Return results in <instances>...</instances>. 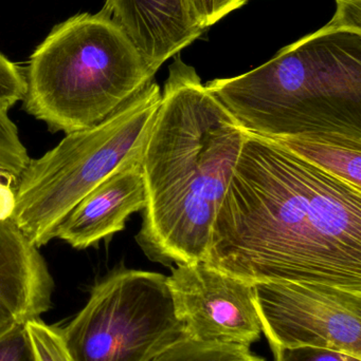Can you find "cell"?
<instances>
[{
  "label": "cell",
  "instance_id": "ac0fdd59",
  "mask_svg": "<svg viewBox=\"0 0 361 361\" xmlns=\"http://www.w3.org/2000/svg\"><path fill=\"white\" fill-rule=\"evenodd\" d=\"M275 361H361V358L324 348L271 347Z\"/></svg>",
  "mask_w": 361,
  "mask_h": 361
},
{
  "label": "cell",
  "instance_id": "7a4b0ae2",
  "mask_svg": "<svg viewBox=\"0 0 361 361\" xmlns=\"http://www.w3.org/2000/svg\"><path fill=\"white\" fill-rule=\"evenodd\" d=\"M247 135L175 55L140 164L146 204L136 242L148 259L167 267L205 262Z\"/></svg>",
  "mask_w": 361,
  "mask_h": 361
},
{
  "label": "cell",
  "instance_id": "8992f818",
  "mask_svg": "<svg viewBox=\"0 0 361 361\" xmlns=\"http://www.w3.org/2000/svg\"><path fill=\"white\" fill-rule=\"evenodd\" d=\"M61 330L74 361H148L187 337L167 276L124 267L93 286L86 305Z\"/></svg>",
  "mask_w": 361,
  "mask_h": 361
},
{
  "label": "cell",
  "instance_id": "2e32d148",
  "mask_svg": "<svg viewBox=\"0 0 361 361\" xmlns=\"http://www.w3.org/2000/svg\"><path fill=\"white\" fill-rule=\"evenodd\" d=\"M25 93V70L0 52V111L8 112Z\"/></svg>",
  "mask_w": 361,
  "mask_h": 361
},
{
  "label": "cell",
  "instance_id": "7402d4cb",
  "mask_svg": "<svg viewBox=\"0 0 361 361\" xmlns=\"http://www.w3.org/2000/svg\"><path fill=\"white\" fill-rule=\"evenodd\" d=\"M17 180H18V178L15 177L12 173L0 167V183L8 185V186L15 189L16 188Z\"/></svg>",
  "mask_w": 361,
  "mask_h": 361
},
{
  "label": "cell",
  "instance_id": "5bb4252c",
  "mask_svg": "<svg viewBox=\"0 0 361 361\" xmlns=\"http://www.w3.org/2000/svg\"><path fill=\"white\" fill-rule=\"evenodd\" d=\"M35 361H74L66 345L61 326H50L42 318L25 324Z\"/></svg>",
  "mask_w": 361,
  "mask_h": 361
},
{
  "label": "cell",
  "instance_id": "7c38bea8",
  "mask_svg": "<svg viewBox=\"0 0 361 361\" xmlns=\"http://www.w3.org/2000/svg\"><path fill=\"white\" fill-rule=\"evenodd\" d=\"M277 142L321 171L361 189L360 141L294 137Z\"/></svg>",
  "mask_w": 361,
  "mask_h": 361
},
{
  "label": "cell",
  "instance_id": "d6986e66",
  "mask_svg": "<svg viewBox=\"0 0 361 361\" xmlns=\"http://www.w3.org/2000/svg\"><path fill=\"white\" fill-rule=\"evenodd\" d=\"M193 10L203 30L230 14L233 11L245 6V0H191Z\"/></svg>",
  "mask_w": 361,
  "mask_h": 361
},
{
  "label": "cell",
  "instance_id": "44dd1931",
  "mask_svg": "<svg viewBox=\"0 0 361 361\" xmlns=\"http://www.w3.org/2000/svg\"><path fill=\"white\" fill-rule=\"evenodd\" d=\"M15 209V189L0 183V221L12 219Z\"/></svg>",
  "mask_w": 361,
  "mask_h": 361
},
{
  "label": "cell",
  "instance_id": "30bf717a",
  "mask_svg": "<svg viewBox=\"0 0 361 361\" xmlns=\"http://www.w3.org/2000/svg\"><path fill=\"white\" fill-rule=\"evenodd\" d=\"M54 280L40 250L13 219L0 221V333L52 307Z\"/></svg>",
  "mask_w": 361,
  "mask_h": 361
},
{
  "label": "cell",
  "instance_id": "4fadbf2b",
  "mask_svg": "<svg viewBox=\"0 0 361 361\" xmlns=\"http://www.w3.org/2000/svg\"><path fill=\"white\" fill-rule=\"evenodd\" d=\"M148 361H266L249 348L229 343H201L180 339L161 350Z\"/></svg>",
  "mask_w": 361,
  "mask_h": 361
},
{
  "label": "cell",
  "instance_id": "52a82bcc",
  "mask_svg": "<svg viewBox=\"0 0 361 361\" xmlns=\"http://www.w3.org/2000/svg\"><path fill=\"white\" fill-rule=\"evenodd\" d=\"M254 286L271 347H315L361 358V293L305 282Z\"/></svg>",
  "mask_w": 361,
  "mask_h": 361
},
{
  "label": "cell",
  "instance_id": "9c48e42d",
  "mask_svg": "<svg viewBox=\"0 0 361 361\" xmlns=\"http://www.w3.org/2000/svg\"><path fill=\"white\" fill-rule=\"evenodd\" d=\"M100 11L122 27L153 75L205 32L191 0H106Z\"/></svg>",
  "mask_w": 361,
  "mask_h": 361
},
{
  "label": "cell",
  "instance_id": "277c9868",
  "mask_svg": "<svg viewBox=\"0 0 361 361\" xmlns=\"http://www.w3.org/2000/svg\"><path fill=\"white\" fill-rule=\"evenodd\" d=\"M25 76L23 110L68 135L103 122L155 75L122 27L99 11L55 25Z\"/></svg>",
  "mask_w": 361,
  "mask_h": 361
},
{
  "label": "cell",
  "instance_id": "e0dca14e",
  "mask_svg": "<svg viewBox=\"0 0 361 361\" xmlns=\"http://www.w3.org/2000/svg\"><path fill=\"white\" fill-rule=\"evenodd\" d=\"M0 361H35L25 324L0 333Z\"/></svg>",
  "mask_w": 361,
  "mask_h": 361
},
{
  "label": "cell",
  "instance_id": "ba28073f",
  "mask_svg": "<svg viewBox=\"0 0 361 361\" xmlns=\"http://www.w3.org/2000/svg\"><path fill=\"white\" fill-rule=\"evenodd\" d=\"M167 281L176 317L188 338L248 348L260 341L254 284L205 262L172 267Z\"/></svg>",
  "mask_w": 361,
  "mask_h": 361
},
{
  "label": "cell",
  "instance_id": "5b68a950",
  "mask_svg": "<svg viewBox=\"0 0 361 361\" xmlns=\"http://www.w3.org/2000/svg\"><path fill=\"white\" fill-rule=\"evenodd\" d=\"M161 102L150 80L106 120L68 133L52 149L30 160L17 180L13 221L40 250L76 204L142 156Z\"/></svg>",
  "mask_w": 361,
  "mask_h": 361
},
{
  "label": "cell",
  "instance_id": "603a6c76",
  "mask_svg": "<svg viewBox=\"0 0 361 361\" xmlns=\"http://www.w3.org/2000/svg\"><path fill=\"white\" fill-rule=\"evenodd\" d=\"M245 1H246V2H247V1H248V0H245Z\"/></svg>",
  "mask_w": 361,
  "mask_h": 361
},
{
  "label": "cell",
  "instance_id": "8fae6325",
  "mask_svg": "<svg viewBox=\"0 0 361 361\" xmlns=\"http://www.w3.org/2000/svg\"><path fill=\"white\" fill-rule=\"evenodd\" d=\"M140 164L121 169L81 200L61 223L55 238L83 250L124 231L127 219L146 204Z\"/></svg>",
  "mask_w": 361,
  "mask_h": 361
},
{
  "label": "cell",
  "instance_id": "ffe728a7",
  "mask_svg": "<svg viewBox=\"0 0 361 361\" xmlns=\"http://www.w3.org/2000/svg\"><path fill=\"white\" fill-rule=\"evenodd\" d=\"M328 25L361 34V0H336V12Z\"/></svg>",
  "mask_w": 361,
  "mask_h": 361
},
{
  "label": "cell",
  "instance_id": "9a60e30c",
  "mask_svg": "<svg viewBox=\"0 0 361 361\" xmlns=\"http://www.w3.org/2000/svg\"><path fill=\"white\" fill-rule=\"evenodd\" d=\"M28 159L29 154L19 137L18 128L8 112L0 111V166L10 173H18Z\"/></svg>",
  "mask_w": 361,
  "mask_h": 361
},
{
  "label": "cell",
  "instance_id": "3957f363",
  "mask_svg": "<svg viewBox=\"0 0 361 361\" xmlns=\"http://www.w3.org/2000/svg\"><path fill=\"white\" fill-rule=\"evenodd\" d=\"M205 86L251 135L361 142L360 33L326 23L256 69Z\"/></svg>",
  "mask_w": 361,
  "mask_h": 361
},
{
  "label": "cell",
  "instance_id": "6da1fadb",
  "mask_svg": "<svg viewBox=\"0 0 361 361\" xmlns=\"http://www.w3.org/2000/svg\"><path fill=\"white\" fill-rule=\"evenodd\" d=\"M206 264L248 283L361 293V189L248 133L212 226Z\"/></svg>",
  "mask_w": 361,
  "mask_h": 361
}]
</instances>
